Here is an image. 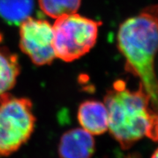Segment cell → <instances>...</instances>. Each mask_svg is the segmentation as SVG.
<instances>
[{"mask_svg":"<svg viewBox=\"0 0 158 158\" xmlns=\"http://www.w3.org/2000/svg\"><path fill=\"white\" fill-rule=\"evenodd\" d=\"M117 46L128 72L137 76L141 86L158 111V80L155 60L158 53V5L143 8L119 26Z\"/></svg>","mask_w":158,"mask_h":158,"instance_id":"cell-1","label":"cell"},{"mask_svg":"<svg viewBox=\"0 0 158 158\" xmlns=\"http://www.w3.org/2000/svg\"><path fill=\"white\" fill-rule=\"evenodd\" d=\"M108 113V130L123 149L144 137L158 141V114L150 108L143 89H128L117 81L107 92L105 102Z\"/></svg>","mask_w":158,"mask_h":158,"instance_id":"cell-2","label":"cell"},{"mask_svg":"<svg viewBox=\"0 0 158 158\" xmlns=\"http://www.w3.org/2000/svg\"><path fill=\"white\" fill-rule=\"evenodd\" d=\"M35 126L30 100L10 93L0 96V157L17 152L30 138Z\"/></svg>","mask_w":158,"mask_h":158,"instance_id":"cell-3","label":"cell"},{"mask_svg":"<svg viewBox=\"0 0 158 158\" xmlns=\"http://www.w3.org/2000/svg\"><path fill=\"white\" fill-rule=\"evenodd\" d=\"M100 25L77 13L56 19L53 25L56 58L70 62L87 54L97 42Z\"/></svg>","mask_w":158,"mask_h":158,"instance_id":"cell-4","label":"cell"},{"mask_svg":"<svg viewBox=\"0 0 158 158\" xmlns=\"http://www.w3.org/2000/svg\"><path fill=\"white\" fill-rule=\"evenodd\" d=\"M19 46L35 64H50L56 59L53 26L46 20L29 17L20 25Z\"/></svg>","mask_w":158,"mask_h":158,"instance_id":"cell-5","label":"cell"},{"mask_svg":"<svg viewBox=\"0 0 158 158\" xmlns=\"http://www.w3.org/2000/svg\"><path fill=\"white\" fill-rule=\"evenodd\" d=\"M95 149L93 135L83 128H74L63 134L59 143L60 158H91Z\"/></svg>","mask_w":158,"mask_h":158,"instance_id":"cell-6","label":"cell"},{"mask_svg":"<svg viewBox=\"0 0 158 158\" xmlns=\"http://www.w3.org/2000/svg\"><path fill=\"white\" fill-rule=\"evenodd\" d=\"M77 116L81 128L92 135H102L108 130V113L104 102L95 100L83 102Z\"/></svg>","mask_w":158,"mask_h":158,"instance_id":"cell-7","label":"cell"},{"mask_svg":"<svg viewBox=\"0 0 158 158\" xmlns=\"http://www.w3.org/2000/svg\"><path fill=\"white\" fill-rule=\"evenodd\" d=\"M21 72L19 57L5 47L0 48V96L12 89Z\"/></svg>","mask_w":158,"mask_h":158,"instance_id":"cell-8","label":"cell"},{"mask_svg":"<svg viewBox=\"0 0 158 158\" xmlns=\"http://www.w3.org/2000/svg\"><path fill=\"white\" fill-rule=\"evenodd\" d=\"M34 0H0V17L12 26H20L31 17Z\"/></svg>","mask_w":158,"mask_h":158,"instance_id":"cell-9","label":"cell"},{"mask_svg":"<svg viewBox=\"0 0 158 158\" xmlns=\"http://www.w3.org/2000/svg\"><path fill=\"white\" fill-rule=\"evenodd\" d=\"M81 3V0H38L41 10L48 16L56 19L76 13Z\"/></svg>","mask_w":158,"mask_h":158,"instance_id":"cell-10","label":"cell"},{"mask_svg":"<svg viewBox=\"0 0 158 158\" xmlns=\"http://www.w3.org/2000/svg\"><path fill=\"white\" fill-rule=\"evenodd\" d=\"M152 158H158V148L155 150V152L153 153L152 156Z\"/></svg>","mask_w":158,"mask_h":158,"instance_id":"cell-11","label":"cell"},{"mask_svg":"<svg viewBox=\"0 0 158 158\" xmlns=\"http://www.w3.org/2000/svg\"><path fill=\"white\" fill-rule=\"evenodd\" d=\"M127 158H135V157H127Z\"/></svg>","mask_w":158,"mask_h":158,"instance_id":"cell-12","label":"cell"}]
</instances>
